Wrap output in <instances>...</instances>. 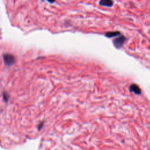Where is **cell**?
<instances>
[{"instance_id":"5b68a950","label":"cell","mask_w":150,"mask_h":150,"mask_svg":"<svg viewBox=\"0 0 150 150\" xmlns=\"http://www.w3.org/2000/svg\"><path fill=\"white\" fill-rule=\"evenodd\" d=\"M108 38H112V37H115L118 35H120V32L118 31H113V32H108L105 33V35Z\"/></svg>"},{"instance_id":"7a4b0ae2","label":"cell","mask_w":150,"mask_h":150,"mask_svg":"<svg viewBox=\"0 0 150 150\" xmlns=\"http://www.w3.org/2000/svg\"><path fill=\"white\" fill-rule=\"evenodd\" d=\"M125 40H126V38H125V37L124 36H120V37L115 38L113 40L114 45L117 48H120L124 45Z\"/></svg>"},{"instance_id":"52a82bcc","label":"cell","mask_w":150,"mask_h":150,"mask_svg":"<svg viewBox=\"0 0 150 150\" xmlns=\"http://www.w3.org/2000/svg\"><path fill=\"white\" fill-rule=\"evenodd\" d=\"M43 124H44V122L42 121V122H40L38 125V128L39 130H40V129L42 128L43 125Z\"/></svg>"},{"instance_id":"277c9868","label":"cell","mask_w":150,"mask_h":150,"mask_svg":"<svg viewBox=\"0 0 150 150\" xmlns=\"http://www.w3.org/2000/svg\"><path fill=\"white\" fill-rule=\"evenodd\" d=\"M99 4L101 6L110 7L113 5V1L111 0H101L99 2Z\"/></svg>"},{"instance_id":"3957f363","label":"cell","mask_w":150,"mask_h":150,"mask_svg":"<svg viewBox=\"0 0 150 150\" xmlns=\"http://www.w3.org/2000/svg\"><path fill=\"white\" fill-rule=\"evenodd\" d=\"M129 90L130 92H134V93H135L136 94H138V95L141 94V88L136 84H132L129 87Z\"/></svg>"},{"instance_id":"8992f818","label":"cell","mask_w":150,"mask_h":150,"mask_svg":"<svg viewBox=\"0 0 150 150\" xmlns=\"http://www.w3.org/2000/svg\"><path fill=\"white\" fill-rule=\"evenodd\" d=\"M3 98H4V101H8V100H9V96L8 94L6 92H5V91H4L3 93Z\"/></svg>"},{"instance_id":"6da1fadb","label":"cell","mask_w":150,"mask_h":150,"mask_svg":"<svg viewBox=\"0 0 150 150\" xmlns=\"http://www.w3.org/2000/svg\"><path fill=\"white\" fill-rule=\"evenodd\" d=\"M3 59L5 64L6 66H11L15 63V57L13 55L9 53H5L3 54Z\"/></svg>"}]
</instances>
